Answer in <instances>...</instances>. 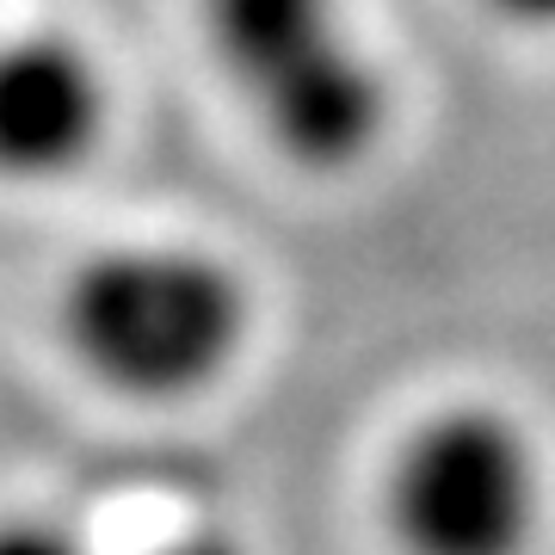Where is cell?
<instances>
[{"label":"cell","instance_id":"obj_6","mask_svg":"<svg viewBox=\"0 0 555 555\" xmlns=\"http://www.w3.org/2000/svg\"><path fill=\"white\" fill-rule=\"evenodd\" d=\"M488 7L518 31H555V0H488Z\"/></svg>","mask_w":555,"mask_h":555},{"label":"cell","instance_id":"obj_1","mask_svg":"<svg viewBox=\"0 0 555 555\" xmlns=\"http://www.w3.org/2000/svg\"><path fill=\"white\" fill-rule=\"evenodd\" d=\"M62 339L112 396L198 401L241 364L254 297L222 254L185 241L100 247L62 291Z\"/></svg>","mask_w":555,"mask_h":555},{"label":"cell","instance_id":"obj_5","mask_svg":"<svg viewBox=\"0 0 555 555\" xmlns=\"http://www.w3.org/2000/svg\"><path fill=\"white\" fill-rule=\"evenodd\" d=\"M0 555H93V543L68 518H7L0 525Z\"/></svg>","mask_w":555,"mask_h":555},{"label":"cell","instance_id":"obj_2","mask_svg":"<svg viewBox=\"0 0 555 555\" xmlns=\"http://www.w3.org/2000/svg\"><path fill=\"white\" fill-rule=\"evenodd\" d=\"M204 38L291 167L346 173L389 130V80L346 0H204Z\"/></svg>","mask_w":555,"mask_h":555},{"label":"cell","instance_id":"obj_3","mask_svg":"<svg viewBox=\"0 0 555 555\" xmlns=\"http://www.w3.org/2000/svg\"><path fill=\"white\" fill-rule=\"evenodd\" d=\"M383 518L401 555H531L550 518V463L500 401H451L389 456Z\"/></svg>","mask_w":555,"mask_h":555},{"label":"cell","instance_id":"obj_4","mask_svg":"<svg viewBox=\"0 0 555 555\" xmlns=\"http://www.w3.org/2000/svg\"><path fill=\"white\" fill-rule=\"evenodd\" d=\"M105 75L56 31H0V179L50 185L105 142Z\"/></svg>","mask_w":555,"mask_h":555},{"label":"cell","instance_id":"obj_7","mask_svg":"<svg viewBox=\"0 0 555 555\" xmlns=\"http://www.w3.org/2000/svg\"><path fill=\"white\" fill-rule=\"evenodd\" d=\"M149 555H241V543L222 537V531H185V537H173V543H160V550H149Z\"/></svg>","mask_w":555,"mask_h":555}]
</instances>
